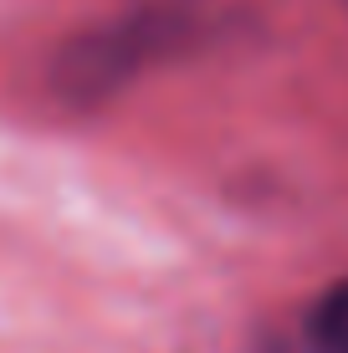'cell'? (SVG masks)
Listing matches in <instances>:
<instances>
[{
	"mask_svg": "<svg viewBox=\"0 0 348 353\" xmlns=\"http://www.w3.org/2000/svg\"><path fill=\"white\" fill-rule=\"evenodd\" d=\"M195 26L190 10L179 6H139L128 16L108 21V26H92L82 36H72L57 57L52 77L72 103H103L123 88L128 77H139V67L159 62L174 41H185V31Z\"/></svg>",
	"mask_w": 348,
	"mask_h": 353,
	"instance_id": "6da1fadb",
	"label": "cell"
},
{
	"mask_svg": "<svg viewBox=\"0 0 348 353\" xmlns=\"http://www.w3.org/2000/svg\"><path fill=\"white\" fill-rule=\"evenodd\" d=\"M307 338H313V353H348V282L333 287L313 307Z\"/></svg>",
	"mask_w": 348,
	"mask_h": 353,
	"instance_id": "7a4b0ae2",
	"label": "cell"
}]
</instances>
